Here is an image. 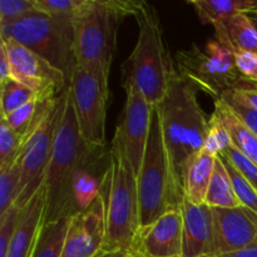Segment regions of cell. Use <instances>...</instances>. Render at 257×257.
<instances>
[{"label": "cell", "instance_id": "7a4b0ae2", "mask_svg": "<svg viewBox=\"0 0 257 257\" xmlns=\"http://www.w3.org/2000/svg\"><path fill=\"white\" fill-rule=\"evenodd\" d=\"M103 150L90 147L80 136L68 87L44 180L47 203L43 225L69 218L79 212L73 197V178L80 168L95 167V163L102 161Z\"/></svg>", "mask_w": 257, "mask_h": 257}, {"label": "cell", "instance_id": "9a60e30c", "mask_svg": "<svg viewBox=\"0 0 257 257\" xmlns=\"http://www.w3.org/2000/svg\"><path fill=\"white\" fill-rule=\"evenodd\" d=\"M212 217L213 255L242 250L257 242V212L251 208L242 205L212 208Z\"/></svg>", "mask_w": 257, "mask_h": 257}, {"label": "cell", "instance_id": "f35d334b", "mask_svg": "<svg viewBox=\"0 0 257 257\" xmlns=\"http://www.w3.org/2000/svg\"><path fill=\"white\" fill-rule=\"evenodd\" d=\"M203 257H257V242L242 250L233 251L227 253H216V255H208Z\"/></svg>", "mask_w": 257, "mask_h": 257}, {"label": "cell", "instance_id": "30bf717a", "mask_svg": "<svg viewBox=\"0 0 257 257\" xmlns=\"http://www.w3.org/2000/svg\"><path fill=\"white\" fill-rule=\"evenodd\" d=\"M69 93L84 142L90 147L104 148L109 75L78 65L70 79Z\"/></svg>", "mask_w": 257, "mask_h": 257}, {"label": "cell", "instance_id": "836d02e7", "mask_svg": "<svg viewBox=\"0 0 257 257\" xmlns=\"http://www.w3.org/2000/svg\"><path fill=\"white\" fill-rule=\"evenodd\" d=\"M37 110L38 100H33V102L23 105L19 109L14 110V112L9 113L8 115H4L2 118L5 119V122L9 124L12 130H14L15 132L19 133L23 137H25L30 125H32L33 120H34L35 115H37Z\"/></svg>", "mask_w": 257, "mask_h": 257}, {"label": "cell", "instance_id": "d590c367", "mask_svg": "<svg viewBox=\"0 0 257 257\" xmlns=\"http://www.w3.org/2000/svg\"><path fill=\"white\" fill-rule=\"evenodd\" d=\"M235 55L236 68L245 79L257 82V54L250 52H237Z\"/></svg>", "mask_w": 257, "mask_h": 257}, {"label": "cell", "instance_id": "5b68a950", "mask_svg": "<svg viewBox=\"0 0 257 257\" xmlns=\"http://www.w3.org/2000/svg\"><path fill=\"white\" fill-rule=\"evenodd\" d=\"M136 9L135 0H83L73 18L78 65L109 75L118 28L125 17H135Z\"/></svg>", "mask_w": 257, "mask_h": 257}, {"label": "cell", "instance_id": "484cf974", "mask_svg": "<svg viewBox=\"0 0 257 257\" xmlns=\"http://www.w3.org/2000/svg\"><path fill=\"white\" fill-rule=\"evenodd\" d=\"M37 99V94L25 85L15 80H8L0 84V108L2 117L19 109L23 105Z\"/></svg>", "mask_w": 257, "mask_h": 257}, {"label": "cell", "instance_id": "f1b7e54d", "mask_svg": "<svg viewBox=\"0 0 257 257\" xmlns=\"http://www.w3.org/2000/svg\"><path fill=\"white\" fill-rule=\"evenodd\" d=\"M221 160L225 163L226 168H227V172L230 175L231 182H232L233 191H235L236 196H237L238 202L241 203L245 207L251 208L252 211L257 212V190L248 182L247 180L243 178V176L228 162L226 158H223L222 156H220Z\"/></svg>", "mask_w": 257, "mask_h": 257}, {"label": "cell", "instance_id": "7c38bea8", "mask_svg": "<svg viewBox=\"0 0 257 257\" xmlns=\"http://www.w3.org/2000/svg\"><path fill=\"white\" fill-rule=\"evenodd\" d=\"M125 103L115 128L114 138L120 143L136 176L140 172L147 147L155 105L150 104L136 85H124Z\"/></svg>", "mask_w": 257, "mask_h": 257}, {"label": "cell", "instance_id": "d6986e66", "mask_svg": "<svg viewBox=\"0 0 257 257\" xmlns=\"http://www.w3.org/2000/svg\"><path fill=\"white\" fill-rule=\"evenodd\" d=\"M215 156L201 150L187 161L183 171V198L203 205L216 165Z\"/></svg>", "mask_w": 257, "mask_h": 257}, {"label": "cell", "instance_id": "8fae6325", "mask_svg": "<svg viewBox=\"0 0 257 257\" xmlns=\"http://www.w3.org/2000/svg\"><path fill=\"white\" fill-rule=\"evenodd\" d=\"M0 42L5 45L12 65V79L32 89L38 102L53 99L69 87L64 74L34 52L14 39Z\"/></svg>", "mask_w": 257, "mask_h": 257}, {"label": "cell", "instance_id": "9c48e42d", "mask_svg": "<svg viewBox=\"0 0 257 257\" xmlns=\"http://www.w3.org/2000/svg\"><path fill=\"white\" fill-rule=\"evenodd\" d=\"M175 59L178 74L215 100L243 79L236 68L233 53L216 39L177 50Z\"/></svg>", "mask_w": 257, "mask_h": 257}, {"label": "cell", "instance_id": "d6a6232c", "mask_svg": "<svg viewBox=\"0 0 257 257\" xmlns=\"http://www.w3.org/2000/svg\"><path fill=\"white\" fill-rule=\"evenodd\" d=\"M221 98L237 103L248 109L257 110V82L243 78Z\"/></svg>", "mask_w": 257, "mask_h": 257}, {"label": "cell", "instance_id": "52a82bcc", "mask_svg": "<svg viewBox=\"0 0 257 257\" xmlns=\"http://www.w3.org/2000/svg\"><path fill=\"white\" fill-rule=\"evenodd\" d=\"M141 227L151 225L170 208L181 207L173 190L170 161L162 135L160 107L155 105L151 132L137 175Z\"/></svg>", "mask_w": 257, "mask_h": 257}, {"label": "cell", "instance_id": "e0dca14e", "mask_svg": "<svg viewBox=\"0 0 257 257\" xmlns=\"http://www.w3.org/2000/svg\"><path fill=\"white\" fill-rule=\"evenodd\" d=\"M45 203L47 191L43 185L23 210L22 220L13 236L5 257H32L43 226Z\"/></svg>", "mask_w": 257, "mask_h": 257}, {"label": "cell", "instance_id": "60d3db41", "mask_svg": "<svg viewBox=\"0 0 257 257\" xmlns=\"http://www.w3.org/2000/svg\"><path fill=\"white\" fill-rule=\"evenodd\" d=\"M247 15L250 17V19L252 20L253 25H255L256 29H257V9L252 10V12H250V13H247Z\"/></svg>", "mask_w": 257, "mask_h": 257}, {"label": "cell", "instance_id": "f546056e", "mask_svg": "<svg viewBox=\"0 0 257 257\" xmlns=\"http://www.w3.org/2000/svg\"><path fill=\"white\" fill-rule=\"evenodd\" d=\"M38 13L33 0H0V29Z\"/></svg>", "mask_w": 257, "mask_h": 257}, {"label": "cell", "instance_id": "ac0fdd59", "mask_svg": "<svg viewBox=\"0 0 257 257\" xmlns=\"http://www.w3.org/2000/svg\"><path fill=\"white\" fill-rule=\"evenodd\" d=\"M215 39L232 53L250 52L257 54V29L247 14L232 15L215 24Z\"/></svg>", "mask_w": 257, "mask_h": 257}, {"label": "cell", "instance_id": "1f68e13d", "mask_svg": "<svg viewBox=\"0 0 257 257\" xmlns=\"http://www.w3.org/2000/svg\"><path fill=\"white\" fill-rule=\"evenodd\" d=\"M24 208L14 205L7 213L0 216V257L7 256L12 238L19 226Z\"/></svg>", "mask_w": 257, "mask_h": 257}, {"label": "cell", "instance_id": "2e32d148", "mask_svg": "<svg viewBox=\"0 0 257 257\" xmlns=\"http://www.w3.org/2000/svg\"><path fill=\"white\" fill-rule=\"evenodd\" d=\"M183 255L182 257H203L213 255L212 208L195 205L183 198Z\"/></svg>", "mask_w": 257, "mask_h": 257}, {"label": "cell", "instance_id": "ab89813d", "mask_svg": "<svg viewBox=\"0 0 257 257\" xmlns=\"http://www.w3.org/2000/svg\"><path fill=\"white\" fill-rule=\"evenodd\" d=\"M94 257H138V256L136 255V253L131 252V251H113V252L100 251V252Z\"/></svg>", "mask_w": 257, "mask_h": 257}, {"label": "cell", "instance_id": "4dcf8cb0", "mask_svg": "<svg viewBox=\"0 0 257 257\" xmlns=\"http://www.w3.org/2000/svg\"><path fill=\"white\" fill-rule=\"evenodd\" d=\"M33 3L38 13L73 20L82 7L83 0H33Z\"/></svg>", "mask_w": 257, "mask_h": 257}, {"label": "cell", "instance_id": "5bb4252c", "mask_svg": "<svg viewBox=\"0 0 257 257\" xmlns=\"http://www.w3.org/2000/svg\"><path fill=\"white\" fill-rule=\"evenodd\" d=\"M132 252L138 257H182V208H170L155 222L141 227Z\"/></svg>", "mask_w": 257, "mask_h": 257}, {"label": "cell", "instance_id": "4fadbf2b", "mask_svg": "<svg viewBox=\"0 0 257 257\" xmlns=\"http://www.w3.org/2000/svg\"><path fill=\"white\" fill-rule=\"evenodd\" d=\"M104 195L84 211L74 213L68 222L62 257H94L105 240Z\"/></svg>", "mask_w": 257, "mask_h": 257}, {"label": "cell", "instance_id": "7402d4cb", "mask_svg": "<svg viewBox=\"0 0 257 257\" xmlns=\"http://www.w3.org/2000/svg\"><path fill=\"white\" fill-rule=\"evenodd\" d=\"M205 203L212 208H232L241 206L233 191L227 168L220 156L216 158L215 170L208 186Z\"/></svg>", "mask_w": 257, "mask_h": 257}, {"label": "cell", "instance_id": "74e56055", "mask_svg": "<svg viewBox=\"0 0 257 257\" xmlns=\"http://www.w3.org/2000/svg\"><path fill=\"white\" fill-rule=\"evenodd\" d=\"M12 79V65L8 58L5 45L0 42V84Z\"/></svg>", "mask_w": 257, "mask_h": 257}, {"label": "cell", "instance_id": "3957f363", "mask_svg": "<svg viewBox=\"0 0 257 257\" xmlns=\"http://www.w3.org/2000/svg\"><path fill=\"white\" fill-rule=\"evenodd\" d=\"M135 18L138 39L122 64V84L136 85L150 104L158 105L167 94L177 69L166 47L162 24L155 7L145 0L137 2Z\"/></svg>", "mask_w": 257, "mask_h": 257}, {"label": "cell", "instance_id": "cb8c5ba5", "mask_svg": "<svg viewBox=\"0 0 257 257\" xmlns=\"http://www.w3.org/2000/svg\"><path fill=\"white\" fill-rule=\"evenodd\" d=\"M69 218L42 226L32 257H62Z\"/></svg>", "mask_w": 257, "mask_h": 257}, {"label": "cell", "instance_id": "4316f807", "mask_svg": "<svg viewBox=\"0 0 257 257\" xmlns=\"http://www.w3.org/2000/svg\"><path fill=\"white\" fill-rule=\"evenodd\" d=\"M24 137L9 127L5 119L0 122V170L19 160Z\"/></svg>", "mask_w": 257, "mask_h": 257}, {"label": "cell", "instance_id": "8992f818", "mask_svg": "<svg viewBox=\"0 0 257 257\" xmlns=\"http://www.w3.org/2000/svg\"><path fill=\"white\" fill-rule=\"evenodd\" d=\"M0 39H14L62 72L70 83L78 67L72 19L34 13L0 29Z\"/></svg>", "mask_w": 257, "mask_h": 257}, {"label": "cell", "instance_id": "8d00e7d4", "mask_svg": "<svg viewBox=\"0 0 257 257\" xmlns=\"http://www.w3.org/2000/svg\"><path fill=\"white\" fill-rule=\"evenodd\" d=\"M221 99L225 100L230 105L231 109L233 110V113L257 136V110L248 109V108L242 107V105L237 104L235 102H231L228 99H225V98H221Z\"/></svg>", "mask_w": 257, "mask_h": 257}, {"label": "cell", "instance_id": "ba28073f", "mask_svg": "<svg viewBox=\"0 0 257 257\" xmlns=\"http://www.w3.org/2000/svg\"><path fill=\"white\" fill-rule=\"evenodd\" d=\"M64 93L53 99L38 102L37 115L24 137L19 156L22 183L19 197L15 203L22 208L29 203L44 185L45 175L52 158L55 133L62 118Z\"/></svg>", "mask_w": 257, "mask_h": 257}, {"label": "cell", "instance_id": "6da1fadb", "mask_svg": "<svg viewBox=\"0 0 257 257\" xmlns=\"http://www.w3.org/2000/svg\"><path fill=\"white\" fill-rule=\"evenodd\" d=\"M198 92L190 80L176 73L167 94L158 104L173 190L181 205L185 166L193 155L203 150L210 123V118L198 103Z\"/></svg>", "mask_w": 257, "mask_h": 257}, {"label": "cell", "instance_id": "603a6c76", "mask_svg": "<svg viewBox=\"0 0 257 257\" xmlns=\"http://www.w3.org/2000/svg\"><path fill=\"white\" fill-rule=\"evenodd\" d=\"M94 170L95 167H83L75 172L73 178V197L78 211L89 208L102 195L107 173L98 176L93 172Z\"/></svg>", "mask_w": 257, "mask_h": 257}, {"label": "cell", "instance_id": "277c9868", "mask_svg": "<svg viewBox=\"0 0 257 257\" xmlns=\"http://www.w3.org/2000/svg\"><path fill=\"white\" fill-rule=\"evenodd\" d=\"M105 240L102 251H131L141 228L137 176L120 143L113 137L109 168L103 185Z\"/></svg>", "mask_w": 257, "mask_h": 257}, {"label": "cell", "instance_id": "d4e9b609", "mask_svg": "<svg viewBox=\"0 0 257 257\" xmlns=\"http://www.w3.org/2000/svg\"><path fill=\"white\" fill-rule=\"evenodd\" d=\"M22 183V167L19 160L0 170V216L17 203Z\"/></svg>", "mask_w": 257, "mask_h": 257}, {"label": "cell", "instance_id": "e575fe53", "mask_svg": "<svg viewBox=\"0 0 257 257\" xmlns=\"http://www.w3.org/2000/svg\"><path fill=\"white\" fill-rule=\"evenodd\" d=\"M223 158L228 161L241 175L243 176L245 180H247L251 185L257 190V165L255 162H252L251 160H248L245 155L240 152L236 147H233L232 145L222 153Z\"/></svg>", "mask_w": 257, "mask_h": 257}, {"label": "cell", "instance_id": "ffe728a7", "mask_svg": "<svg viewBox=\"0 0 257 257\" xmlns=\"http://www.w3.org/2000/svg\"><path fill=\"white\" fill-rule=\"evenodd\" d=\"M228 131L233 147L257 165V136L237 115L223 99L215 100V110Z\"/></svg>", "mask_w": 257, "mask_h": 257}, {"label": "cell", "instance_id": "44dd1931", "mask_svg": "<svg viewBox=\"0 0 257 257\" xmlns=\"http://www.w3.org/2000/svg\"><path fill=\"white\" fill-rule=\"evenodd\" d=\"M202 24H215L216 22L241 13L257 9V0H190Z\"/></svg>", "mask_w": 257, "mask_h": 257}, {"label": "cell", "instance_id": "83f0119b", "mask_svg": "<svg viewBox=\"0 0 257 257\" xmlns=\"http://www.w3.org/2000/svg\"><path fill=\"white\" fill-rule=\"evenodd\" d=\"M231 145H232V142H231V137L228 135L227 128L223 124L220 115L216 112H213L210 117L208 132L207 137H206L205 146H203V151L215 156V157H218Z\"/></svg>", "mask_w": 257, "mask_h": 257}]
</instances>
